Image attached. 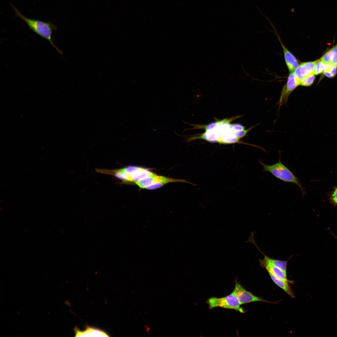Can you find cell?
I'll use <instances>...</instances> for the list:
<instances>
[{
    "mask_svg": "<svg viewBox=\"0 0 337 337\" xmlns=\"http://www.w3.org/2000/svg\"><path fill=\"white\" fill-rule=\"evenodd\" d=\"M96 170L98 173L113 176L124 183H135L154 174L148 168L134 166L114 169L97 168Z\"/></svg>",
    "mask_w": 337,
    "mask_h": 337,
    "instance_id": "cell-1",
    "label": "cell"
},
{
    "mask_svg": "<svg viewBox=\"0 0 337 337\" xmlns=\"http://www.w3.org/2000/svg\"><path fill=\"white\" fill-rule=\"evenodd\" d=\"M15 12L16 16L23 21L29 28L37 35L48 40L60 54L62 52L55 45L52 39L53 31L56 30V25L50 22H45L27 18L22 15L15 6L10 3Z\"/></svg>",
    "mask_w": 337,
    "mask_h": 337,
    "instance_id": "cell-2",
    "label": "cell"
},
{
    "mask_svg": "<svg viewBox=\"0 0 337 337\" xmlns=\"http://www.w3.org/2000/svg\"><path fill=\"white\" fill-rule=\"evenodd\" d=\"M263 167V171L269 172L278 179L284 182L294 183L300 188L303 197L305 193V190L298 178L281 162L280 156L278 162L272 165H267L259 160Z\"/></svg>",
    "mask_w": 337,
    "mask_h": 337,
    "instance_id": "cell-3",
    "label": "cell"
},
{
    "mask_svg": "<svg viewBox=\"0 0 337 337\" xmlns=\"http://www.w3.org/2000/svg\"><path fill=\"white\" fill-rule=\"evenodd\" d=\"M206 303L210 309L220 307L234 310L242 313L245 312L241 307L239 301L232 292L229 295L222 297H210L207 300Z\"/></svg>",
    "mask_w": 337,
    "mask_h": 337,
    "instance_id": "cell-4",
    "label": "cell"
},
{
    "mask_svg": "<svg viewBox=\"0 0 337 337\" xmlns=\"http://www.w3.org/2000/svg\"><path fill=\"white\" fill-rule=\"evenodd\" d=\"M175 182L188 183L184 180L174 179L158 175L154 173L151 176L137 181L135 184L140 188L153 190L160 188L167 183Z\"/></svg>",
    "mask_w": 337,
    "mask_h": 337,
    "instance_id": "cell-5",
    "label": "cell"
},
{
    "mask_svg": "<svg viewBox=\"0 0 337 337\" xmlns=\"http://www.w3.org/2000/svg\"><path fill=\"white\" fill-rule=\"evenodd\" d=\"M300 85L299 81L297 79L293 72H289L287 81L283 86L278 104L279 109L283 105H286L291 94Z\"/></svg>",
    "mask_w": 337,
    "mask_h": 337,
    "instance_id": "cell-6",
    "label": "cell"
},
{
    "mask_svg": "<svg viewBox=\"0 0 337 337\" xmlns=\"http://www.w3.org/2000/svg\"><path fill=\"white\" fill-rule=\"evenodd\" d=\"M235 282V287L232 292L237 297L241 305L256 301L270 303L247 291L237 280H236Z\"/></svg>",
    "mask_w": 337,
    "mask_h": 337,
    "instance_id": "cell-7",
    "label": "cell"
},
{
    "mask_svg": "<svg viewBox=\"0 0 337 337\" xmlns=\"http://www.w3.org/2000/svg\"><path fill=\"white\" fill-rule=\"evenodd\" d=\"M273 29L281 46L285 61L289 71V72H293L300 64L299 61L295 56L285 46L282 42L275 28L273 27Z\"/></svg>",
    "mask_w": 337,
    "mask_h": 337,
    "instance_id": "cell-8",
    "label": "cell"
},
{
    "mask_svg": "<svg viewBox=\"0 0 337 337\" xmlns=\"http://www.w3.org/2000/svg\"><path fill=\"white\" fill-rule=\"evenodd\" d=\"M316 60L300 63L293 72L295 77L300 81L304 77L314 74Z\"/></svg>",
    "mask_w": 337,
    "mask_h": 337,
    "instance_id": "cell-9",
    "label": "cell"
},
{
    "mask_svg": "<svg viewBox=\"0 0 337 337\" xmlns=\"http://www.w3.org/2000/svg\"><path fill=\"white\" fill-rule=\"evenodd\" d=\"M261 266L265 268L268 272L276 278L285 281L289 282L288 280L286 274L278 267L268 262L264 258L259 259Z\"/></svg>",
    "mask_w": 337,
    "mask_h": 337,
    "instance_id": "cell-10",
    "label": "cell"
},
{
    "mask_svg": "<svg viewBox=\"0 0 337 337\" xmlns=\"http://www.w3.org/2000/svg\"><path fill=\"white\" fill-rule=\"evenodd\" d=\"M75 336L108 337L109 335L104 331L98 328L87 326L85 330L81 331L77 327L75 328Z\"/></svg>",
    "mask_w": 337,
    "mask_h": 337,
    "instance_id": "cell-11",
    "label": "cell"
},
{
    "mask_svg": "<svg viewBox=\"0 0 337 337\" xmlns=\"http://www.w3.org/2000/svg\"><path fill=\"white\" fill-rule=\"evenodd\" d=\"M221 134L219 127L213 130L206 131L198 136L191 137L187 139L190 141L197 139H202L212 143L218 142Z\"/></svg>",
    "mask_w": 337,
    "mask_h": 337,
    "instance_id": "cell-12",
    "label": "cell"
},
{
    "mask_svg": "<svg viewBox=\"0 0 337 337\" xmlns=\"http://www.w3.org/2000/svg\"><path fill=\"white\" fill-rule=\"evenodd\" d=\"M233 130L229 131L223 129L221 130V134L218 141L219 143L230 144L239 142L240 139L235 134Z\"/></svg>",
    "mask_w": 337,
    "mask_h": 337,
    "instance_id": "cell-13",
    "label": "cell"
},
{
    "mask_svg": "<svg viewBox=\"0 0 337 337\" xmlns=\"http://www.w3.org/2000/svg\"><path fill=\"white\" fill-rule=\"evenodd\" d=\"M320 59L325 64L337 66V44L325 53Z\"/></svg>",
    "mask_w": 337,
    "mask_h": 337,
    "instance_id": "cell-14",
    "label": "cell"
},
{
    "mask_svg": "<svg viewBox=\"0 0 337 337\" xmlns=\"http://www.w3.org/2000/svg\"><path fill=\"white\" fill-rule=\"evenodd\" d=\"M254 245L256 246L257 249L264 256V259L265 260L268 262L278 267L285 274H286L287 264L289 259L287 261H284L271 258L264 254L259 249L256 243H255Z\"/></svg>",
    "mask_w": 337,
    "mask_h": 337,
    "instance_id": "cell-15",
    "label": "cell"
},
{
    "mask_svg": "<svg viewBox=\"0 0 337 337\" xmlns=\"http://www.w3.org/2000/svg\"><path fill=\"white\" fill-rule=\"evenodd\" d=\"M269 274L272 280L276 285L291 297H294V293L288 284V282L280 280L270 273H269Z\"/></svg>",
    "mask_w": 337,
    "mask_h": 337,
    "instance_id": "cell-16",
    "label": "cell"
},
{
    "mask_svg": "<svg viewBox=\"0 0 337 337\" xmlns=\"http://www.w3.org/2000/svg\"><path fill=\"white\" fill-rule=\"evenodd\" d=\"M337 72V66L331 64H326V68L323 72L324 74L329 78L334 77Z\"/></svg>",
    "mask_w": 337,
    "mask_h": 337,
    "instance_id": "cell-17",
    "label": "cell"
},
{
    "mask_svg": "<svg viewBox=\"0 0 337 337\" xmlns=\"http://www.w3.org/2000/svg\"><path fill=\"white\" fill-rule=\"evenodd\" d=\"M315 79V75L314 74L308 76L300 81V85L304 86H310L313 84Z\"/></svg>",
    "mask_w": 337,
    "mask_h": 337,
    "instance_id": "cell-18",
    "label": "cell"
},
{
    "mask_svg": "<svg viewBox=\"0 0 337 337\" xmlns=\"http://www.w3.org/2000/svg\"><path fill=\"white\" fill-rule=\"evenodd\" d=\"M326 64L320 59L316 60L315 68L314 73L315 75H318L323 72L326 67Z\"/></svg>",
    "mask_w": 337,
    "mask_h": 337,
    "instance_id": "cell-19",
    "label": "cell"
},
{
    "mask_svg": "<svg viewBox=\"0 0 337 337\" xmlns=\"http://www.w3.org/2000/svg\"><path fill=\"white\" fill-rule=\"evenodd\" d=\"M329 195L331 204L334 206H337V187L333 188V190L330 193Z\"/></svg>",
    "mask_w": 337,
    "mask_h": 337,
    "instance_id": "cell-20",
    "label": "cell"
},
{
    "mask_svg": "<svg viewBox=\"0 0 337 337\" xmlns=\"http://www.w3.org/2000/svg\"><path fill=\"white\" fill-rule=\"evenodd\" d=\"M220 125V120L212 122L203 127L204 128L206 131H207L217 129L219 127Z\"/></svg>",
    "mask_w": 337,
    "mask_h": 337,
    "instance_id": "cell-21",
    "label": "cell"
},
{
    "mask_svg": "<svg viewBox=\"0 0 337 337\" xmlns=\"http://www.w3.org/2000/svg\"><path fill=\"white\" fill-rule=\"evenodd\" d=\"M255 126H252L247 129H245L241 131L235 132V134L238 138L240 139L245 136L247 133Z\"/></svg>",
    "mask_w": 337,
    "mask_h": 337,
    "instance_id": "cell-22",
    "label": "cell"
},
{
    "mask_svg": "<svg viewBox=\"0 0 337 337\" xmlns=\"http://www.w3.org/2000/svg\"><path fill=\"white\" fill-rule=\"evenodd\" d=\"M233 130L235 132H238L245 129V127L242 125L238 124H232Z\"/></svg>",
    "mask_w": 337,
    "mask_h": 337,
    "instance_id": "cell-23",
    "label": "cell"
},
{
    "mask_svg": "<svg viewBox=\"0 0 337 337\" xmlns=\"http://www.w3.org/2000/svg\"><path fill=\"white\" fill-rule=\"evenodd\" d=\"M145 327L146 330H147V331H148L150 330L149 327L147 325H145Z\"/></svg>",
    "mask_w": 337,
    "mask_h": 337,
    "instance_id": "cell-24",
    "label": "cell"
}]
</instances>
